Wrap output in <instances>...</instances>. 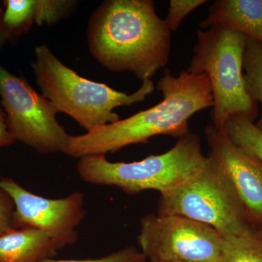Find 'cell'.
I'll use <instances>...</instances> for the list:
<instances>
[{"instance_id":"obj_20","label":"cell","mask_w":262,"mask_h":262,"mask_svg":"<svg viewBox=\"0 0 262 262\" xmlns=\"http://www.w3.org/2000/svg\"><path fill=\"white\" fill-rule=\"evenodd\" d=\"M13 211V201L5 191L0 189V235L14 229Z\"/></svg>"},{"instance_id":"obj_10","label":"cell","mask_w":262,"mask_h":262,"mask_svg":"<svg viewBox=\"0 0 262 262\" xmlns=\"http://www.w3.org/2000/svg\"><path fill=\"white\" fill-rule=\"evenodd\" d=\"M211 155L220 164L237 192L255 232L262 227V164L234 144L223 130L213 125L205 128Z\"/></svg>"},{"instance_id":"obj_23","label":"cell","mask_w":262,"mask_h":262,"mask_svg":"<svg viewBox=\"0 0 262 262\" xmlns=\"http://www.w3.org/2000/svg\"><path fill=\"white\" fill-rule=\"evenodd\" d=\"M256 233L257 234L258 236L262 237V227L258 229V230L256 231Z\"/></svg>"},{"instance_id":"obj_2","label":"cell","mask_w":262,"mask_h":262,"mask_svg":"<svg viewBox=\"0 0 262 262\" xmlns=\"http://www.w3.org/2000/svg\"><path fill=\"white\" fill-rule=\"evenodd\" d=\"M163 99L152 107L80 136H70L62 152L80 158L115 153L132 144H146L164 135L179 138L189 132V120L213 106L211 84L205 74L166 69L157 84Z\"/></svg>"},{"instance_id":"obj_6","label":"cell","mask_w":262,"mask_h":262,"mask_svg":"<svg viewBox=\"0 0 262 262\" xmlns=\"http://www.w3.org/2000/svg\"><path fill=\"white\" fill-rule=\"evenodd\" d=\"M201 171L182 185L160 194L158 214L179 215L206 224L222 235L255 231L220 164L212 156Z\"/></svg>"},{"instance_id":"obj_3","label":"cell","mask_w":262,"mask_h":262,"mask_svg":"<svg viewBox=\"0 0 262 262\" xmlns=\"http://www.w3.org/2000/svg\"><path fill=\"white\" fill-rule=\"evenodd\" d=\"M33 72L44 97L58 113L72 117L88 132L120 120L115 108L143 102L154 92L152 79L144 81L135 93L127 94L106 84L84 78L66 66L46 45L34 50Z\"/></svg>"},{"instance_id":"obj_21","label":"cell","mask_w":262,"mask_h":262,"mask_svg":"<svg viewBox=\"0 0 262 262\" xmlns=\"http://www.w3.org/2000/svg\"><path fill=\"white\" fill-rule=\"evenodd\" d=\"M15 141L10 130L6 114L0 101V148L11 145Z\"/></svg>"},{"instance_id":"obj_8","label":"cell","mask_w":262,"mask_h":262,"mask_svg":"<svg viewBox=\"0 0 262 262\" xmlns=\"http://www.w3.org/2000/svg\"><path fill=\"white\" fill-rule=\"evenodd\" d=\"M138 242L150 262H221L222 234L182 215H144Z\"/></svg>"},{"instance_id":"obj_12","label":"cell","mask_w":262,"mask_h":262,"mask_svg":"<svg viewBox=\"0 0 262 262\" xmlns=\"http://www.w3.org/2000/svg\"><path fill=\"white\" fill-rule=\"evenodd\" d=\"M58 251L39 229L14 228L0 235V262H42L54 258Z\"/></svg>"},{"instance_id":"obj_16","label":"cell","mask_w":262,"mask_h":262,"mask_svg":"<svg viewBox=\"0 0 262 262\" xmlns=\"http://www.w3.org/2000/svg\"><path fill=\"white\" fill-rule=\"evenodd\" d=\"M234 144L252 154L262 164V131L242 115L228 117L222 129Z\"/></svg>"},{"instance_id":"obj_15","label":"cell","mask_w":262,"mask_h":262,"mask_svg":"<svg viewBox=\"0 0 262 262\" xmlns=\"http://www.w3.org/2000/svg\"><path fill=\"white\" fill-rule=\"evenodd\" d=\"M245 89L249 97L261 105V115L256 126L262 131V43L247 38L244 56Z\"/></svg>"},{"instance_id":"obj_13","label":"cell","mask_w":262,"mask_h":262,"mask_svg":"<svg viewBox=\"0 0 262 262\" xmlns=\"http://www.w3.org/2000/svg\"><path fill=\"white\" fill-rule=\"evenodd\" d=\"M221 262H262V237L255 231L222 235Z\"/></svg>"},{"instance_id":"obj_7","label":"cell","mask_w":262,"mask_h":262,"mask_svg":"<svg viewBox=\"0 0 262 262\" xmlns=\"http://www.w3.org/2000/svg\"><path fill=\"white\" fill-rule=\"evenodd\" d=\"M0 101L15 141L48 155L62 152L70 135L58 122L55 105L38 94L24 75L0 63Z\"/></svg>"},{"instance_id":"obj_9","label":"cell","mask_w":262,"mask_h":262,"mask_svg":"<svg viewBox=\"0 0 262 262\" xmlns=\"http://www.w3.org/2000/svg\"><path fill=\"white\" fill-rule=\"evenodd\" d=\"M0 189L10 196L14 205V228L39 229L47 234L58 250L77 242V227L87 214L82 193L75 192L61 199H49L30 192L8 177L0 179Z\"/></svg>"},{"instance_id":"obj_17","label":"cell","mask_w":262,"mask_h":262,"mask_svg":"<svg viewBox=\"0 0 262 262\" xmlns=\"http://www.w3.org/2000/svg\"><path fill=\"white\" fill-rule=\"evenodd\" d=\"M75 0H37L35 24L51 25L73 13L77 8Z\"/></svg>"},{"instance_id":"obj_1","label":"cell","mask_w":262,"mask_h":262,"mask_svg":"<svg viewBox=\"0 0 262 262\" xmlns=\"http://www.w3.org/2000/svg\"><path fill=\"white\" fill-rule=\"evenodd\" d=\"M89 51L112 72H130L144 82L168 64L171 32L152 0H106L88 24Z\"/></svg>"},{"instance_id":"obj_11","label":"cell","mask_w":262,"mask_h":262,"mask_svg":"<svg viewBox=\"0 0 262 262\" xmlns=\"http://www.w3.org/2000/svg\"><path fill=\"white\" fill-rule=\"evenodd\" d=\"M222 26L262 43V0H216L200 29Z\"/></svg>"},{"instance_id":"obj_19","label":"cell","mask_w":262,"mask_h":262,"mask_svg":"<svg viewBox=\"0 0 262 262\" xmlns=\"http://www.w3.org/2000/svg\"><path fill=\"white\" fill-rule=\"evenodd\" d=\"M147 258L141 251L130 246L104 257L96 259H54L48 258L42 262H146Z\"/></svg>"},{"instance_id":"obj_14","label":"cell","mask_w":262,"mask_h":262,"mask_svg":"<svg viewBox=\"0 0 262 262\" xmlns=\"http://www.w3.org/2000/svg\"><path fill=\"white\" fill-rule=\"evenodd\" d=\"M3 24L8 40L15 41L35 24L37 0H5Z\"/></svg>"},{"instance_id":"obj_18","label":"cell","mask_w":262,"mask_h":262,"mask_svg":"<svg viewBox=\"0 0 262 262\" xmlns=\"http://www.w3.org/2000/svg\"><path fill=\"white\" fill-rule=\"evenodd\" d=\"M206 3V0H170L168 15L164 20L170 32H176L185 17Z\"/></svg>"},{"instance_id":"obj_4","label":"cell","mask_w":262,"mask_h":262,"mask_svg":"<svg viewBox=\"0 0 262 262\" xmlns=\"http://www.w3.org/2000/svg\"><path fill=\"white\" fill-rule=\"evenodd\" d=\"M208 159L202 152L200 138L189 131L163 154L132 163H113L105 155L84 157L79 160L77 170L82 180L95 185L115 186L129 194L146 190L163 194L201 171Z\"/></svg>"},{"instance_id":"obj_5","label":"cell","mask_w":262,"mask_h":262,"mask_svg":"<svg viewBox=\"0 0 262 262\" xmlns=\"http://www.w3.org/2000/svg\"><path fill=\"white\" fill-rule=\"evenodd\" d=\"M198 42L187 72L205 74L211 84L213 125L222 130L231 115H242L253 122L258 116V103L245 89L244 56L247 37L233 29L214 26L196 31Z\"/></svg>"},{"instance_id":"obj_22","label":"cell","mask_w":262,"mask_h":262,"mask_svg":"<svg viewBox=\"0 0 262 262\" xmlns=\"http://www.w3.org/2000/svg\"><path fill=\"white\" fill-rule=\"evenodd\" d=\"M3 14H4V9L0 5V51L9 41L6 31H5L4 24H3Z\"/></svg>"}]
</instances>
